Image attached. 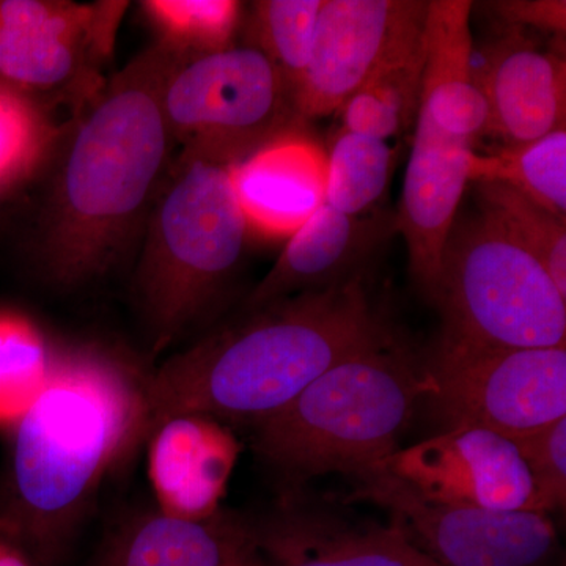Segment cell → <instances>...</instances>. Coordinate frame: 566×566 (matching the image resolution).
<instances>
[{"instance_id": "1", "label": "cell", "mask_w": 566, "mask_h": 566, "mask_svg": "<svg viewBox=\"0 0 566 566\" xmlns=\"http://www.w3.org/2000/svg\"><path fill=\"white\" fill-rule=\"evenodd\" d=\"M159 40L104 81L63 134L33 252L55 286L77 289L111 273L144 230L172 164L164 76L175 57Z\"/></svg>"}, {"instance_id": "2", "label": "cell", "mask_w": 566, "mask_h": 566, "mask_svg": "<svg viewBox=\"0 0 566 566\" xmlns=\"http://www.w3.org/2000/svg\"><path fill=\"white\" fill-rule=\"evenodd\" d=\"M147 374L95 346L52 354L35 403L14 424L0 538L35 566L69 549L107 474L148 433Z\"/></svg>"}, {"instance_id": "3", "label": "cell", "mask_w": 566, "mask_h": 566, "mask_svg": "<svg viewBox=\"0 0 566 566\" xmlns=\"http://www.w3.org/2000/svg\"><path fill=\"white\" fill-rule=\"evenodd\" d=\"M387 333L364 277L245 311L147 375V438L178 415L260 422L327 368Z\"/></svg>"}, {"instance_id": "4", "label": "cell", "mask_w": 566, "mask_h": 566, "mask_svg": "<svg viewBox=\"0 0 566 566\" xmlns=\"http://www.w3.org/2000/svg\"><path fill=\"white\" fill-rule=\"evenodd\" d=\"M431 392L424 364L392 333L323 371L285 408L253 423V452L293 491L327 474L359 479L398 450Z\"/></svg>"}, {"instance_id": "5", "label": "cell", "mask_w": 566, "mask_h": 566, "mask_svg": "<svg viewBox=\"0 0 566 566\" xmlns=\"http://www.w3.org/2000/svg\"><path fill=\"white\" fill-rule=\"evenodd\" d=\"M233 166L181 151L153 200L134 297L155 354L205 318L243 262L251 227Z\"/></svg>"}, {"instance_id": "6", "label": "cell", "mask_w": 566, "mask_h": 566, "mask_svg": "<svg viewBox=\"0 0 566 566\" xmlns=\"http://www.w3.org/2000/svg\"><path fill=\"white\" fill-rule=\"evenodd\" d=\"M442 344L475 349L566 346V297L545 266L486 212L457 218L433 296Z\"/></svg>"}, {"instance_id": "7", "label": "cell", "mask_w": 566, "mask_h": 566, "mask_svg": "<svg viewBox=\"0 0 566 566\" xmlns=\"http://www.w3.org/2000/svg\"><path fill=\"white\" fill-rule=\"evenodd\" d=\"M161 103L181 151L230 164L244 161L300 122L292 87L251 43L208 54L175 52Z\"/></svg>"}, {"instance_id": "8", "label": "cell", "mask_w": 566, "mask_h": 566, "mask_svg": "<svg viewBox=\"0 0 566 566\" xmlns=\"http://www.w3.org/2000/svg\"><path fill=\"white\" fill-rule=\"evenodd\" d=\"M424 370L427 398L447 428H485L517 441L566 417V346L475 349L439 342Z\"/></svg>"}, {"instance_id": "9", "label": "cell", "mask_w": 566, "mask_h": 566, "mask_svg": "<svg viewBox=\"0 0 566 566\" xmlns=\"http://www.w3.org/2000/svg\"><path fill=\"white\" fill-rule=\"evenodd\" d=\"M348 501L385 509L420 553L439 566H547L557 549L545 513L439 504L376 465L354 479Z\"/></svg>"}, {"instance_id": "10", "label": "cell", "mask_w": 566, "mask_h": 566, "mask_svg": "<svg viewBox=\"0 0 566 566\" xmlns=\"http://www.w3.org/2000/svg\"><path fill=\"white\" fill-rule=\"evenodd\" d=\"M126 2L0 0V80L36 96L70 92L84 104L103 87Z\"/></svg>"}, {"instance_id": "11", "label": "cell", "mask_w": 566, "mask_h": 566, "mask_svg": "<svg viewBox=\"0 0 566 566\" xmlns=\"http://www.w3.org/2000/svg\"><path fill=\"white\" fill-rule=\"evenodd\" d=\"M428 2L323 0L311 62L294 93L300 120L329 117L422 33Z\"/></svg>"}, {"instance_id": "12", "label": "cell", "mask_w": 566, "mask_h": 566, "mask_svg": "<svg viewBox=\"0 0 566 566\" xmlns=\"http://www.w3.org/2000/svg\"><path fill=\"white\" fill-rule=\"evenodd\" d=\"M378 465L439 504L539 513L516 442L485 428H447Z\"/></svg>"}, {"instance_id": "13", "label": "cell", "mask_w": 566, "mask_h": 566, "mask_svg": "<svg viewBox=\"0 0 566 566\" xmlns=\"http://www.w3.org/2000/svg\"><path fill=\"white\" fill-rule=\"evenodd\" d=\"M474 145L447 136L423 114H417L395 232L405 238L409 271L428 300L433 296L442 252L465 186L471 182Z\"/></svg>"}, {"instance_id": "14", "label": "cell", "mask_w": 566, "mask_h": 566, "mask_svg": "<svg viewBox=\"0 0 566 566\" xmlns=\"http://www.w3.org/2000/svg\"><path fill=\"white\" fill-rule=\"evenodd\" d=\"M252 539L266 566H439L394 524L359 523L293 495L252 523Z\"/></svg>"}, {"instance_id": "15", "label": "cell", "mask_w": 566, "mask_h": 566, "mask_svg": "<svg viewBox=\"0 0 566 566\" xmlns=\"http://www.w3.org/2000/svg\"><path fill=\"white\" fill-rule=\"evenodd\" d=\"M395 233L390 212L349 216L324 203L290 237L277 262L249 294L244 311L364 277L365 266Z\"/></svg>"}, {"instance_id": "16", "label": "cell", "mask_w": 566, "mask_h": 566, "mask_svg": "<svg viewBox=\"0 0 566 566\" xmlns=\"http://www.w3.org/2000/svg\"><path fill=\"white\" fill-rule=\"evenodd\" d=\"M238 444L219 420L178 415L148 434V479L163 515L203 521L219 504L237 461Z\"/></svg>"}, {"instance_id": "17", "label": "cell", "mask_w": 566, "mask_h": 566, "mask_svg": "<svg viewBox=\"0 0 566 566\" xmlns=\"http://www.w3.org/2000/svg\"><path fill=\"white\" fill-rule=\"evenodd\" d=\"M475 81L488 104V133L506 145L527 144L565 128V61L536 50L520 33L495 41Z\"/></svg>"}, {"instance_id": "18", "label": "cell", "mask_w": 566, "mask_h": 566, "mask_svg": "<svg viewBox=\"0 0 566 566\" xmlns=\"http://www.w3.org/2000/svg\"><path fill=\"white\" fill-rule=\"evenodd\" d=\"M472 2H428L420 114L447 136L475 144L490 129L485 96L475 81Z\"/></svg>"}, {"instance_id": "19", "label": "cell", "mask_w": 566, "mask_h": 566, "mask_svg": "<svg viewBox=\"0 0 566 566\" xmlns=\"http://www.w3.org/2000/svg\"><path fill=\"white\" fill-rule=\"evenodd\" d=\"M233 185L249 227L292 237L326 200V153L286 134L234 164Z\"/></svg>"}, {"instance_id": "20", "label": "cell", "mask_w": 566, "mask_h": 566, "mask_svg": "<svg viewBox=\"0 0 566 566\" xmlns=\"http://www.w3.org/2000/svg\"><path fill=\"white\" fill-rule=\"evenodd\" d=\"M252 547V523L233 513L182 521L156 510L123 524L98 566H226Z\"/></svg>"}, {"instance_id": "21", "label": "cell", "mask_w": 566, "mask_h": 566, "mask_svg": "<svg viewBox=\"0 0 566 566\" xmlns=\"http://www.w3.org/2000/svg\"><path fill=\"white\" fill-rule=\"evenodd\" d=\"M423 63L424 28L340 107L342 129L381 140L408 132L419 114Z\"/></svg>"}, {"instance_id": "22", "label": "cell", "mask_w": 566, "mask_h": 566, "mask_svg": "<svg viewBox=\"0 0 566 566\" xmlns=\"http://www.w3.org/2000/svg\"><path fill=\"white\" fill-rule=\"evenodd\" d=\"M504 182L532 202L566 219V129L494 155H474L471 182Z\"/></svg>"}, {"instance_id": "23", "label": "cell", "mask_w": 566, "mask_h": 566, "mask_svg": "<svg viewBox=\"0 0 566 566\" xmlns=\"http://www.w3.org/2000/svg\"><path fill=\"white\" fill-rule=\"evenodd\" d=\"M394 161L387 140L342 129L326 155L324 203L344 214H368L385 196Z\"/></svg>"}, {"instance_id": "24", "label": "cell", "mask_w": 566, "mask_h": 566, "mask_svg": "<svg viewBox=\"0 0 566 566\" xmlns=\"http://www.w3.org/2000/svg\"><path fill=\"white\" fill-rule=\"evenodd\" d=\"M479 208L545 266L566 297V219L539 207L504 182L476 181Z\"/></svg>"}, {"instance_id": "25", "label": "cell", "mask_w": 566, "mask_h": 566, "mask_svg": "<svg viewBox=\"0 0 566 566\" xmlns=\"http://www.w3.org/2000/svg\"><path fill=\"white\" fill-rule=\"evenodd\" d=\"M52 354L39 327L0 312V428H13L46 385Z\"/></svg>"}, {"instance_id": "26", "label": "cell", "mask_w": 566, "mask_h": 566, "mask_svg": "<svg viewBox=\"0 0 566 566\" xmlns=\"http://www.w3.org/2000/svg\"><path fill=\"white\" fill-rule=\"evenodd\" d=\"M323 0H262L252 3L249 43L274 63L293 95L303 81L314 48Z\"/></svg>"}, {"instance_id": "27", "label": "cell", "mask_w": 566, "mask_h": 566, "mask_svg": "<svg viewBox=\"0 0 566 566\" xmlns=\"http://www.w3.org/2000/svg\"><path fill=\"white\" fill-rule=\"evenodd\" d=\"M142 9L161 32V41L181 54L232 46L243 11L233 0H148Z\"/></svg>"}, {"instance_id": "28", "label": "cell", "mask_w": 566, "mask_h": 566, "mask_svg": "<svg viewBox=\"0 0 566 566\" xmlns=\"http://www.w3.org/2000/svg\"><path fill=\"white\" fill-rule=\"evenodd\" d=\"M521 457L534 482L539 513L564 509L566 501V417L517 439Z\"/></svg>"}, {"instance_id": "29", "label": "cell", "mask_w": 566, "mask_h": 566, "mask_svg": "<svg viewBox=\"0 0 566 566\" xmlns=\"http://www.w3.org/2000/svg\"><path fill=\"white\" fill-rule=\"evenodd\" d=\"M502 21L513 28L528 25L539 31L564 35L566 29V3L564 0H505L490 3Z\"/></svg>"}, {"instance_id": "30", "label": "cell", "mask_w": 566, "mask_h": 566, "mask_svg": "<svg viewBox=\"0 0 566 566\" xmlns=\"http://www.w3.org/2000/svg\"><path fill=\"white\" fill-rule=\"evenodd\" d=\"M0 566H35L21 549L0 538Z\"/></svg>"}, {"instance_id": "31", "label": "cell", "mask_w": 566, "mask_h": 566, "mask_svg": "<svg viewBox=\"0 0 566 566\" xmlns=\"http://www.w3.org/2000/svg\"><path fill=\"white\" fill-rule=\"evenodd\" d=\"M226 566H266L259 554H256L255 547H252L248 553L241 554L240 557L234 558Z\"/></svg>"}, {"instance_id": "32", "label": "cell", "mask_w": 566, "mask_h": 566, "mask_svg": "<svg viewBox=\"0 0 566 566\" xmlns=\"http://www.w3.org/2000/svg\"><path fill=\"white\" fill-rule=\"evenodd\" d=\"M11 196L9 189H7L6 182H3L2 177H0V207L6 203V200Z\"/></svg>"}]
</instances>
